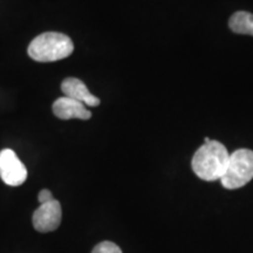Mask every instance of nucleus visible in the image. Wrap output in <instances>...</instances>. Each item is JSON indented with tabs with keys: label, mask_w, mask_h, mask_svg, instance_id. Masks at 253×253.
<instances>
[{
	"label": "nucleus",
	"mask_w": 253,
	"mask_h": 253,
	"mask_svg": "<svg viewBox=\"0 0 253 253\" xmlns=\"http://www.w3.org/2000/svg\"><path fill=\"white\" fill-rule=\"evenodd\" d=\"M38 199H39L40 204H43V203H47V202H50L53 201V195L52 192L49 191V190L47 189H43L41 190V191L39 192V196H38Z\"/></svg>",
	"instance_id": "nucleus-10"
},
{
	"label": "nucleus",
	"mask_w": 253,
	"mask_h": 253,
	"mask_svg": "<svg viewBox=\"0 0 253 253\" xmlns=\"http://www.w3.org/2000/svg\"><path fill=\"white\" fill-rule=\"evenodd\" d=\"M229 27L237 34H248L253 37V14L245 11L236 12L230 18Z\"/></svg>",
	"instance_id": "nucleus-8"
},
{
	"label": "nucleus",
	"mask_w": 253,
	"mask_h": 253,
	"mask_svg": "<svg viewBox=\"0 0 253 253\" xmlns=\"http://www.w3.org/2000/svg\"><path fill=\"white\" fill-rule=\"evenodd\" d=\"M253 178V151L238 149L231 154L225 172L219 181L225 189L235 190L248 184Z\"/></svg>",
	"instance_id": "nucleus-3"
},
{
	"label": "nucleus",
	"mask_w": 253,
	"mask_h": 253,
	"mask_svg": "<svg viewBox=\"0 0 253 253\" xmlns=\"http://www.w3.org/2000/svg\"><path fill=\"white\" fill-rule=\"evenodd\" d=\"M91 253H122L121 249L113 242H101L93 249Z\"/></svg>",
	"instance_id": "nucleus-9"
},
{
	"label": "nucleus",
	"mask_w": 253,
	"mask_h": 253,
	"mask_svg": "<svg viewBox=\"0 0 253 253\" xmlns=\"http://www.w3.org/2000/svg\"><path fill=\"white\" fill-rule=\"evenodd\" d=\"M53 113L60 120H89L91 113L82 102L69 99L67 96L59 97L53 103Z\"/></svg>",
	"instance_id": "nucleus-6"
},
{
	"label": "nucleus",
	"mask_w": 253,
	"mask_h": 253,
	"mask_svg": "<svg viewBox=\"0 0 253 253\" xmlns=\"http://www.w3.org/2000/svg\"><path fill=\"white\" fill-rule=\"evenodd\" d=\"M74 50L71 38L58 32H46L40 34L27 48L31 59L38 62H54L68 58Z\"/></svg>",
	"instance_id": "nucleus-2"
},
{
	"label": "nucleus",
	"mask_w": 253,
	"mask_h": 253,
	"mask_svg": "<svg viewBox=\"0 0 253 253\" xmlns=\"http://www.w3.org/2000/svg\"><path fill=\"white\" fill-rule=\"evenodd\" d=\"M229 157L230 154L225 145L211 140L195 153L191 162L192 170L203 181H218L225 172Z\"/></svg>",
	"instance_id": "nucleus-1"
},
{
	"label": "nucleus",
	"mask_w": 253,
	"mask_h": 253,
	"mask_svg": "<svg viewBox=\"0 0 253 253\" xmlns=\"http://www.w3.org/2000/svg\"><path fill=\"white\" fill-rule=\"evenodd\" d=\"M62 210L60 202L56 199L47 202V203L40 204V207L34 211L33 226L38 232L46 233L55 231L61 224Z\"/></svg>",
	"instance_id": "nucleus-5"
},
{
	"label": "nucleus",
	"mask_w": 253,
	"mask_h": 253,
	"mask_svg": "<svg viewBox=\"0 0 253 253\" xmlns=\"http://www.w3.org/2000/svg\"><path fill=\"white\" fill-rule=\"evenodd\" d=\"M0 178L9 186H19L26 181L27 169L11 149L0 151Z\"/></svg>",
	"instance_id": "nucleus-4"
},
{
	"label": "nucleus",
	"mask_w": 253,
	"mask_h": 253,
	"mask_svg": "<svg viewBox=\"0 0 253 253\" xmlns=\"http://www.w3.org/2000/svg\"><path fill=\"white\" fill-rule=\"evenodd\" d=\"M61 90L65 94V96L69 97V99L77 100L79 102H82L84 106L96 107L100 104L99 97L94 96L88 90L86 84L77 78L65 79L61 84Z\"/></svg>",
	"instance_id": "nucleus-7"
}]
</instances>
